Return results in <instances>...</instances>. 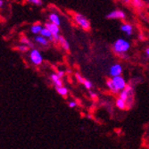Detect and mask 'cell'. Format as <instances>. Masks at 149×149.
Wrapping results in <instances>:
<instances>
[{
  "instance_id": "17",
  "label": "cell",
  "mask_w": 149,
  "mask_h": 149,
  "mask_svg": "<svg viewBox=\"0 0 149 149\" xmlns=\"http://www.w3.org/2000/svg\"><path fill=\"white\" fill-rule=\"evenodd\" d=\"M21 42L23 44V45H26V46H28L29 47L34 49V46L32 44V42L31 41V40L29 38H27L26 37H22L21 38Z\"/></svg>"
},
{
  "instance_id": "2",
  "label": "cell",
  "mask_w": 149,
  "mask_h": 149,
  "mask_svg": "<svg viewBox=\"0 0 149 149\" xmlns=\"http://www.w3.org/2000/svg\"><path fill=\"white\" fill-rule=\"evenodd\" d=\"M73 18H74L75 22L79 27H81V28H82L83 30H86V31L89 30V28H90V22H89V21L84 15H80V13H75Z\"/></svg>"
},
{
  "instance_id": "25",
  "label": "cell",
  "mask_w": 149,
  "mask_h": 149,
  "mask_svg": "<svg viewBox=\"0 0 149 149\" xmlns=\"http://www.w3.org/2000/svg\"><path fill=\"white\" fill-rule=\"evenodd\" d=\"M68 105H69V107H71V108H74V107L77 105V104H76L75 101H70V102L68 103Z\"/></svg>"
},
{
  "instance_id": "23",
  "label": "cell",
  "mask_w": 149,
  "mask_h": 149,
  "mask_svg": "<svg viewBox=\"0 0 149 149\" xmlns=\"http://www.w3.org/2000/svg\"><path fill=\"white\" fill-rule=\"evenodd\" d=\"M133 5L138 8H140L143 6V2L141 0H133Z\"/></svg>"
},
{
  "instance_id": "30",
  "label": "cell",
  "mask_w": 149,
  "mask_h": 149,
  "mask_svg": "<svg viewBox=\"0 0 149 149\" xmlns=\"http://www.w3.org/2000/svg\"><path fill=\"white\" fill-rule=\"evenodd\" d=\"M123 2H125V3H129V2H130V0H123Z\"/></svg>"
},
{
  "instance_id": "12",
  "label": "cell",
  "mask_w": 149,
  "mask_h": 149,
  "mask_svg": "<svg viewBox=\"0 0 149 149\" xmlns=\"http://www.w3.org/2000/svg\"><path fill=\"white\" fill-rule=\"evenodd\" d=\"M53 83L56 85V87H63V81H62V79L56 74V73H54L50 76Z\"/></svg>"
},
{
  "instance_id": "11",
  "label": "cell",
  "mask_w": 149,
  "mask_h": 149,
  "mask_svg": "<svg viewBox=\"0 0 149 149\" xmlns=\"http://www.w3.org/2000/svg\"><path fill=\"white\" fill-rule=\"evenodd\" d=\"M48 18H49L50 22L55 23V24L60 26V24H61V20H60V17H59V15H57L56 13H51L50 15H49V16H48Z\"/></svg>"
},
{
  "instance_id": "3",
  "label": "cell",
  "mask_w": 149,
  "mask_h": 149,
  "mask_svg": "<svg viewBox=\"0 0 149 149\" xmlns=\"http://www.w3.org/2000/svg\"><path fill=\"white\" fill-rule=\"evenodd\" d=\"M112 80H113V85H114L115 89L117 90V92L123 90V89L127 87V84H126L125 79H124L123 77H121V76L113 77V78H112Z\"/></svg>"
},
{
  "instance_id": "20",
  "label": "cell",
  "mask_w": 149,
  "mask_h": 149,
  "mask_svg": "<svg viewBox=\"0 0 149 149\" xmlns=\"http://www.w3.org/2000/svg\"><path fill=\"white\" fill-rule=\"evenodd\" d=\"M82 84L84 85V87H85L87 89H90V88H92V87H93L92 82H90V81L88 80V79H85V80H84V82H83Z\"/></svg>"
},
{
  "instance_id": "14",
  "label": "cell",
  "mask_w": 149,
  "mask_h": 149,
  "mask_svg": "<svg viewBox=\"0 0 149 149\" xmlns=\"http://www.w3.org/2000/svg\"><path fill=\"white\" fill-rule=\"evenodd\" d=\"M43 28H44V27H42V25L40 23H35V24H33L31 26V33H33L35 35H38V34L41 33V31H42Z\"/></svg>"
},
{
  "instance_id": "9",
  "label": "cell",
  "mask_w": 149,
  "mask_h": 149,
  "mask_svg": "<svg viewBox=\"0 0 149 149\" xmlns=\"http://www.w3.org/2000/svg\"><path fill=\"white\" fill-rule=\"evenodd\" d=\"M120 30L123 32H124L128 36H131L133 33V27L129 23H124L120 26Z\"/></svg>"
},
{
  "instance_id": "6",
  "label": "cell",
  "mask_w": 149,
  "mask_h": 149,
  "mask_svg": "<svg viewBox=\"0 0 149 149\" xmlns=\"http://www.w3.org/2000/svg\"><path fill=\"white\" fill-rule=\"evenodd\" d=\"M107 19H120V20H124L126 18V15L123 11L121 10H113L112 12H110L108 15H106Z\"/></svg>"
},
{
  "instance_id": "13",
  "label": "cell",
  "mask_w": 149,
  "mask_h": 149,
  "mask_svg": "<svg viewBox=\"0 0 149 149\" xmlns=\"http://www.w3.org/2000/svg\"><path fill=\"white\" fill-rule=\"evenodd\" d=\"M40 35L43 36V37H45V38H47L48 40H51V41H55V38H54L53 34L51 33V31H50L47 28H46V27H44V28L42 29Z\"/></svg>"
},
{
  "instance_id": "18",
  "label": "cell",
  "mask_w": 149,
  "mask_h": 149,
  "mask_svg": "<svg viewBox=\"0 0 149 149\" xmlns=\"http://www.w3.org/2000/svg\"><path fill=\"white\" fill-rule=\"evenodd\" d=\"M56 91L59 95H61V96H63V97H66L67 95H68V89L63 86V87H57Z\"/></svg>"
},
{
  "instance_id": "4",
  "label": "cell",
  "mask_w": 149,
  "mask_h": 149,
  "mask_svg": "<svg viewBox=\"0 0 149 149\" xmlns=\"http://www.w3.org/2000/svg\"><path fill=\"white\" fill-rule=\"evenodd\" d=\"M30 59L31 61V63L35 65H39L41 64L43 62V57L41 56L40 52L37 49H32L31 54H30Z\"/></svg>"
},
{
  "instance_id": "27",
  "label": "cell",
  "mask_w": 149,
  "mask_h": 149,
  "mask_svg": "<svg viewBox=\"0 0 149 149\" xmlns=\"http://www.w3.org/2000/svg\"><path fill=\"white\" fill-rule=\"evenodd\" d=\"M90 97H91L93 99H96V98H97V95L95 94V93H93V92H90Z\"/></svg>"
},
{
  "instance_id": "1",
  "label": "cell",
  "mask_w": 149,
  "mask_h": 149,
  "mask_svg": "<svg viewBox=\"0 0 149 149\" xmlns=\"http://www.w3.org/2000/svg\"><path fill=\"white\" fill-rule=\"evenodd\" d=\"M130 47V44L129 41H127L126 39L124 38H119L117 39L116 41L113 43V49L115 53L119 54H124L126 53Z\"/></svg>"
},
{
  "instance_id": "16",
  "label": "cell",
  "mask_w": 149,
  "mask_h": 149,
  "mask_svg": "<svg viewBox=\"0 0 149 149\" xmlns=\"http://www.w3.org/2000/svg\"><path fill=\"white\" fill-rule=\"evenodd\" d=\"M116 106L119 108V109L123 110V109H125L126 106H127V102L124 101L123 99H121V98L119 97V98L116 100Z\"/></svg>"
},
{
  "instance_id": "28",
  "label": "cell",
  "mask_w": 149,
  "mask_h": 149,
  "mask_svg": "<svg viewBox=\"0 0 149 149\" xmlns=\"http://www.w3.org/2000/svg\"><path fill=\"white\" fill-rule=\"evenodd\" d=\"M146 55L149 57V47H147V48L146 49Z\"/></svg>"
},
{
  "instance_id": "8",
  "label": "cell",
  "mask_w": 149,
  "mask_h": 149,
  "mask_svg": "<svg viewBox=\"0 0 149 149\" xmlns=\"http://www.w3.org/2000/svg\"><path fill=\"white\" fill-rule=\"evenodd\" d=\"M121 72H123V67L119 63H115L110 68V75L112 77H117L120 76Z\"/></svg>"
},
{
  "instance_id": "26",
  "label": "cell",
  "mask_w": 149,
  "mask_h": 149,
  "mask_svg": "<svg viewBox=\"0 0 149 149\" xmlns=\"http://www.w3.org/2000/svg\"><path fill=\"white\" fill-rule=\"evenodd\" d=\"M56 74H57V75H58V76H59L61 79H62V78L64 76V72H63V71H58Z\"/></svg>"
},
{
  "instance_id": "10",
  "label": "cell",
  "mask_w": 149,
  "mask_h": 149,
  "mask_svg": "<svg viewBox=\"0 0 149 149\" xmlns=\"http://www.w3.org/2000/svg\"><path fill=\"white\" fill-rule=\"evenodd\" d=\"M34 40H35V42H37L38 44L41 45V46H44V47L48 46V39L41 35H37L34 38Z\"/></svg>"
},
{
  "instance_id": "7",
  "label": "cell",
  "mask_w": 149,
  "mask_h": 149,
  "mask_svg": "<svg viewBox=\"0 0 149 149\" xmlns=\"http://www.w3.org/2000/svg\"><path fill=\"white\" fill-rule=\"evenodd\" d=\"M131 93H132V88L130 86L127 85V87L123 90H121L120 92V98L128 102V100H130V98Z\"/></svg>"
},
{
  "instance_id": "22",
  "label": "cell",
  "mask_w": 149,
  "mask_h": 149,
  "mask_svg": "<svg viewBox=\"0 0 149 149\" xmlns=\"http://www.w3.org/2000/svg\"><path fill=\"white\" fill-rule=\"evenodd\" d=\"M28 2L31 3V4H33L35 6H41L43 4L42 0H28Z\"/></svg>"
},
{
  "instance_id": "21",
  "label": "cell",
  "mask_w": 149,
  "mask_h": 149,
  "mask_svg": "<svg viewBox=\"0 0 149 149\" xmlns=\"http://www.w3.org/2000/svg\"><path fill=\"white\" fill-rule=\"evenodd\" d=\"M29 47L28 46H26V45H20L19 47H17V49L19 50V51H21V52H27L29 50Z\"/></svg>"
},
{
  "instance_id": "19",
  "label": "cell",
  "mask_w": 149,
  "mask_h": 149,
  "mask_svg": "<svg viewBox=\"0 0 149 149\" xmlns=\"http://www.w3.org/2000/svg\"><path fill=\"white\" fill-rule=\"evenodd\" d=\"M106 85H107L108 88H109L112 92H113V93H118L117 90L115 89V87H114V85H113V82L112 79H107V81H106Z\"/></svg>"
},
{
  "instance_id": "29",
  "label": "cell",
  "mask_w": 149,
  "mask_h": 149,
  "mask_svg": "<svg viewBox=\"0 0 149 149\" xmlns=\"http://www.w3.org/2000/svg\"><path fill=\"white\" fill-rule=\"evenodd\" d=\"M3 6H4V0H0V7H3Z\"/></svg>"
},
{
  "instance_id": "5",
  "label": "cell",
  "mask_w": 149,
  "mask_h": 149,
  "mask_svg": "<svg viewBox=\"0 0 149 149\" xmlns=\"http://www.w3.org/2000/svg\"><path fill=\"white\" fill-rule=\"evenodd\" d=\"M46 28H47L51 33L54 36V38H55V41H58V39L60 38L59 32H60V29H59V26L55 24V23H52V22H47L45 25Z\"/></svg>"
},
{
  "instance_id": "15",
  "label": "cell",
  "mask_w": 149,
  "mask_h": 149,
  "mask_svg": "<svg viewBox=\"0 0 149 149\" xmlns=\"http://www.w3.org/2000/svg\"><path fill=\"white\" fill-rule=\"evenodd\" d=\"M58 42L60 43L61 47H62L64 50L68 51V50L70 49V45H69V43L67 42V40H66L63 37L60 36V38H59V39H58Z\"/></svg>"
},
{
  "instance_id": "24",
  "label": "cell",
  "mask_w": 149,
  "mask_h": 149,
  "mask_svg": "<svg viewBox=\"0 0 149 149\" xmlns=\"http://www.w3.org/2000/svg\"><path fill=\"white\" fill-rule=\"evenodd\" d=\"M76 78H77V79H78V81H79V83H81V84H82L83 82H84V80H85V79L82 77V76H80L79 74H76Z\"/></svg>"
}]
</instances>
